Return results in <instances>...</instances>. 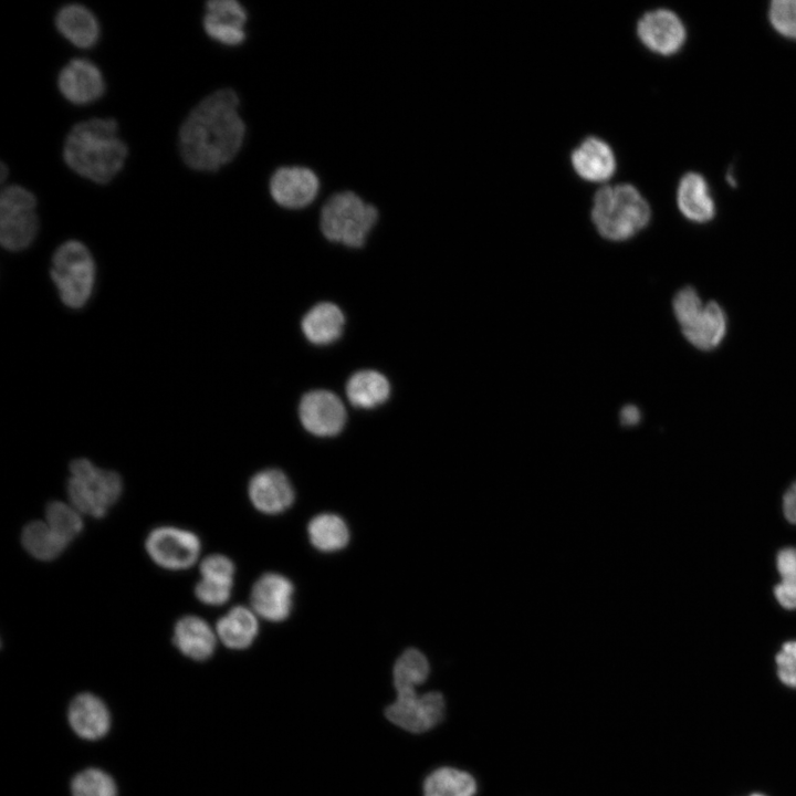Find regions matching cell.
<instances>
[{
    "label": "cell",
    "mask_w": 796,
    "mask_h": 796,
    "mask_svg": "<svg viewBox=\"0 0 796 796\" xmlns=\"http://www.w3.org/2000/svg\"><path fill=\"white\" fill-rule=\"evenodd\" d=\"M783 512L790 523L796 524V481L788 488L783 498Z\"/></svg>",
    "instance_id": "37"
},
{
    "label": "cell",
    "mask_w": 796,
    "mask_h": 796,
    "mask_svg": "<svg viewBox=\"0 0 796 796\" xmlns=\"http://www.w3.org/2000/svg\"><path fill=\"white\" fill-rule=\"evenodd\" d=\"M36 199L28 189L11 185L0 196V241L9 251L27 249L35 239Z\"/></svg>",
    "instance_id": "7"
},
{
    "label": "cell",
    "mask_w": 796,
    "mask_h": 796,
    "mask_svg": "<svg viewBox=\"0 0 796 796\" xmlns=\"http://www.w3.org/2000/svg\"><path fill=\"white\" fill-rule=\"evenodd\" d=\"M269 190L272 199L280 207L291 210L303 209L316 199L320 179L307 167H280L270 178Z\"/></svg>",
    "instance_id": "10"
},
{
    "label": "cell",
    "mask_w": 796,
    "mask_h": 796,
    "mask_svg": "<svg viewBox=\"0 0 796 796\" xmlns=\"http://www.w3.org/2000/svg\"><path fill=\"white\" fill-rule=\"evenodd\" d=\"M172 640L184 656L195 661L208 660L216 649V633L209 624L192 615L184 616L176 622Z\"/></svg>",
    "instance_id": "20"
},
{
    "label": "cell",
    "mask_w": 796,
    "mask_h": 796,
    "mask_svg": "<svg viewBox=\"0 0 796 796\" xmlns=\"http://www.w3.org/2000/svg\"><path fill=\"white\" fill-rule=\"evenodd\" d=\"M307 533L312 545L327 553L344 548L349 541V531L345 521L332 513L313 517L308 523Z\"/></svg>",
    "instance_id": "26"
},
{
    "label": "cell",
    "mask_w": 796,
    "mask_h": 796,
    "mask_svg": "<svg viewBox=\"0 0 796 796\" xmlns=\"http://www.w3.org/2000/svg\"><path fill=\"white\" fill-rule=\"evenodd\" d=\"M249 498L256 510L277 514L287 510L294 501V490L287 476L277 469L258 472L249 482Z\"/></svg>",
    "instance_id": "16"
},
{
    "label": "cell",
    "mask_w": 796,
    "mask_h": 796,
    "mask_svg": "<svg viewBox=\"0 0 796 796\" xmlns=\"http://www.w3.org/2000/svg\"><path fill=\"white\" fill-rule=\"evenodd\" d=\"M233 583L203 578L195 587L196 597L206 605L220 606L231 596Z\"/></svg>",
    "instance_id": "34"
},
{
    "label": "cell",
    "mask_w": 796,
    "mask_h": 796,
    "mask_svg": "<svg viewBox=\"0 0 796 796\" xmlns=\"http://www.w3.org/2000/svg\"><path fill=\"white\" fill-rule=\"evenodd\" d=\"M640 418V410L633 405H627L620 411V421L624 426H636L637 423H639Z\"/></svg>",
    "instance_id": "38"
},
{
    "label": "cell",
    "mask_w": 796,
    "mask_h": 796,
    "mask_svg": "<svg viewBox=\"0 0 796 796\" xmlns=\"http://www.w3.org/2000/svg\"><path fill=\"white\" fill-rule=\"evenodd\" d=\"M50 276L62 303L81 308L90 300L96 277V266L90 250L77 240H67L54 251Z\"/></svg>",
    "instance_id": "5"
},
{
    "label": "cell",
    "mask_w": 796,
    "mask_h": 796,
    "mask_svg": "<svg viewBox=\"0 0 796 796\" xmlns=\"http://www.w3.org/2000/svg\"><path fill=\"white\" fill-rule=\"evenodd\" d=\"M637 35L650 51L671 55L681 49L687 33L681 19L673 11L656 9L646 12L639 19Z\"/></svg>",
    "instance_id": "12"
},
{
    "label": "cell",
    "mask_w": 796,
    "mask_h": 796,
    "mask_svg": "<svg viewBox=\"0 0 796 796\" xmlns=\"http://www.w3.org/2000/svg\"><path fill=\"white\" fill-rule=\"evenodd\" d=\"M677 203L680 212L694 222H708L715 214V206L708 184L696 172H689L681 178L677 190Z\"/></svg>",
    "instance_id": "22"
},
{
    "label": "cell",
    "mask_w": 796,
    "mask_h": 796,
    "mask_svg": "<svg viewBox=\"0 0 796 796\" xmlns=\"http://www.w3.org/2000/svg\"><path fill=\"white\" fill-rule=\"evenodd\" d=\"M294 587L283 575L266 573L253 585L250 600L255 614L270 621L286 619L292 610Z\"/></svg>",
    "instance_id": "15"
},
{
    "label": "cell",
    "mask_w": 796,
    "mask_h": 796,
    "mask_svg": "<svg viewBox=\"0 0 796 796\" xmlns=\"http://www.w3.org/2000/svg\"><path fill=\"white\" fill-rule=\"evenodd\" d=\"M145 548L158 566L169 570H182L196 563L201 543L191 531L165 525L149 532Z\"/></svg>",
    "instance_id": "8"
},
{
    "label": "cell",
    "mask_w": 796,
    "mask_h": 796,
    "mask_svg": "<svg viewBox=\"0 0 796 796\" xmlns=\"http://www.w3.org/2000/svg\"><path fill=\"white\" fill-rule=\"evenodd\" d=\"M44 521L69 544L83 530L80 512L72 504L61 501H52L46 505Z\"/></svg>",
    "instance_id": "31"
},
{
    "label": "cell",
    "mask_w": 796,
    "mask_h": 796,
    "mask_svg": "<svg viewBox=\"0 0 796 796\" xmlns=\"http://www.w3.org/2000/svg\"><path fill=\"white\" fill-rule=\"evenodd\" d=\"M345 317L333 303L323 302L312 307L302 320L305 337L315 345L335 342L343 332Z\"/></svg>",
    "instance_id": "23"
},
{
    "label": "cell",
    "mask_w": 796,
    "mask_h": 796,
    "mask_svg": "<svg viewBox=\"0 0 796 796\" xmlns=\"http://www.w3.org/2000/svg\"><path fill=\"white\" fill-rule=\"evenodd\" d=\"M55 27L72 44L93 46L100 36V24L94 13L78 3L62 7L55 15Z\"/></svg>",
    "instance_id": "21"
},
{
    "label": "cell",
    "mask_w": 796,
    "mask_h": 796,
    "mask_svg": "<svg viewBox=\"0 0 796 796\" xmlns=\"http://www.w3.org/2000/svg\"><path fill=\"white\" fill-rule=\"evenodd\" d=\"M57 87L64 98L76 105L90 104L105 92L101 70L86 59H73L60 71Z\"/></svg>",
    "instance_id": "13"
},
{
    "label": "cell",
    "mask_w": 796,
    "mask_h": 796,
    "mask_svg": "<svg viewBox=\"0 0 796 796\" xmlns=\"http://www.w3.org/2000/svg\"><path fill=\"white\" fill-rule=\"evenodd\" d=\"M248 21L245 8L237 0H210L206 2L205 32L224 45H239L245 38Z\"/></svg>",
    "instance_id": "14"
},
{
    "label": "cell",
    "mask_w": 796,
    "mask_h": 796,
    "mask_svg": "<svg viewBox=\"0 0 796 796\" xmlns=\"http://www.w3.org/2000/svg\"><path fill=\"white\" fill-rule=\"evenodd\" d=\"M769 20L782 35L796 39V0H775L771 3Z\"/></svg>",
    "instance_id": "33"
},
{
    "label": "cell",
    "mask_w": 796,
    "mask_h": 796,
    "mask_svg": "<svg viewBox=\"0 0 796 796\" xmlns=\"http://www.w3.org/2000/svg\"><path fill=\"white\" fill-rule=\"evenodd\" d=\"M475 792L474 778L452 767L433 771L423 783V796H474Z\"/></svg>",
    "instance_id": "28"
},
{
    "label": "cell",
    "mask_w": 796,
    "mask_h": 796,
    "mask_svg": "<svg viewBox=\"0 0 796 796\" xmlns=\"http://www.w3.org/2000/svg\"><path fill=\"white\" fill-rule=\"evenodd\" d=\"M298 415L303 427L317 437H332L342 431L346 410L332 391L313 390L303 396Z\"/></svg>",
    "instance_id": "11"
},
{
    "label": "cell",
    "mask_w": 796,
    "mask_h": 796,
    "mask_svg": "<svg viewBox=\"0 0 796 796\" xmlns=\"http://www.w3.org/2000/svg\"><path fill=\"white\" fill-rule=\"evenodd\" d=\"M590 216L603 238L625 241L647 227L651 209L632 185H606L595 192Z\"/></svg>",
    "instance_id": "3"
},
{
    "label": "cell",
    "mask_w": 796,
    "mask_h": 796,
    "mask_svg": "<svg viewBox=\"0 0 796 796\" xmlns=\"http://www.w3.org/2000/svg\"><path fill=\"white\" fill-rule=\"evenodd\" d=\"M429 674V662L417 649H407L394 666L392 677L396 691L417 689Z\"/></svg>",
    "instance_id": "29"
},
{
    "label": "cell",
    "mask_w": 796,
    "mask_h": 796,
    "mask_svg": "<svg viewBox=\"0 0 796 796\" xmlns=\"http://www.w3.org/2000/svg\"><path fill=\"white\" fill-rule=\"evenodd\" d=\"M239 106L238 94L232 88H221L192 108L178 136L179 151L187 166L216 171L238 155L247 130Z\"/></svg>",
    "instance_id": "1"
},
{
    "label": "cell",
    "mask_w": 796,
    "mask_h": 796,
    "mask_svg": "<svg viewBox=\"0 0 796 796\" xmlns=\"http://www.w3.org/2000/svg\"><path fill=\"white\" fill-rule=\"evenodd\" d=\"M397 692L396 700L386 708L387 719L411 733H422L436 726L444 715V699L439 692L419 694L417 689Z\"/></svg>",
    "instance_id": "9"
},
{
    "label": "cell",
    "mask_w": 796,
    "mask_h": 796,
    "mask_svg": "<svg viewBox=\"0 0 796 796\" xmlns=\"http://www.w3.org/2000/svg\"><path fill=\"white\" fill-rule=\"evenodd\" d=\"M748 796H765V795H763V794H761V793H753V794H751V795H748Z\"/></svg>",
    "instance_id": "39"
},
{
    "label": "cell",
    "mask_w": 796,
    "mask_h": 796,
    "mask_svg": "<svg viewBox=\"0 0 796 796\" xmlns=\"http://www.w3.org/2000/svg\"><path fill=\"white\" fill-rule=\"evenodd\" d=\"M389 394L390 386L387 378L375 370L357 371L346 385L347 398L357 408H375L385 402Z\"/></svg>",
    "instance_id": "25"
},
{
    "label": "cell",
    "mask_w": 796,
    "mask_h": 796,
    "mask_svg": "<svg viewBox=\"0 0 796 796\" xmlns=\"http://www.w3.org/2000/svg\"><path fill=\"white\" fill-rule=\"evenodd\" d=\"M570 164L577 176L589 182L610 179L617 168L612 148L596 136L585 138L572 150Z\"/></svg>",
    "instance_id": "18"
},
{
    "label": "cell",
    "mask_w": 796,
    "mask_h": 796,
    "mask_svg": "<svg viewBox=\"0 0 796 796\" xmlns=\"http://www.w3.org/2000/svg\"><path fill=\"white\" fill-rule=\"evenodd\" d=\"M72 796H117L114 778L103 769L86 768L71 782Z\"/></svg>",
    "instance_id": "32"
},
{
    "label": "cell",
    "mask_w": 796,
    "mask_h": 796,
    "mask_svg": "<svg viewBox=\"0 0 796 796\" xmlns=\"http://www.w3.org/2000/svg\"><path fill=\"white\" fill-rule=\"evenodd\" d=\"M776 566L781 580L774 588V595L784 608L796 609V548L782 549Z\"/></svg>",
    "instance_id": "30"
},
{
    "label": "cell",
    "mask_w": 796,
    "mask_h": 796,
    "mask_svg": "<svg viewBox=\"0 0 796 796\" xmlns=\"http://www.w3.org/2000/svg\"><path fill=\"white\" fill-rule=\"evenodd\" d=\"M200 574L201 577L233 582L234 565L224 555H209L200 564Z\"/></svg>",
    "instance_id": "36"
},
{
    "label": "cell",
    "mask_w": 796,
    "mask_h": 796,
    "mask_svg": "<svg viewBox=\"0 0 796 796\" xmlns=\"http://www.w3.org/2000/svg\"><path fill=\"white\" fill-rule=\"evenodd\" d=\"M21 542L31 556L41 561L56 558L69 545L45 521L27 524L21 533Z\"/></svg>",
    "instance_id": "27"
},
{
    "label": "cell",
    "mask_w": 796,
    "mask_h": 796,
    "mask_svg": "<svg viewBox=\"0 0 796 796\" xmlns=\"http://www.w3.org/2000/svg\"><path fill=\"white\" fill-rule=\"evenodd\" d=\"M379 218L375 206L364 201L354 191H341L331 196L321 209L320 227L331 242L348 248L364 245Z\"/></svg>",
    "instance_id": "4"
},
{
    "label": "cell",
    "mask_w": 796,
    "mask_h": 796,
    "mask_svg": "<svg viewBox=\"0 0 796 796\" xmlns=\"http://www.w3.org/2000/svg\"><path fill=\"white\" fill-rule=\"evenodd\" d=\"M67 720L72 730L82 739L96 741L104 737L111 727V714L105 703L96 695L77 694L69 706Z\"/></svg>",
    "instance_id": "19"
},
{
    "label": "cell",
    "mask_w": 796,
    "mask_h": 796,
    "mask_svg": "<svg viewBox=\"0 0 796 796\" xmlns=\"http://www.w3.org/2000/svg\"><path fill=\"white\" fill-rule=\"evenodd\" d=\"M678 323L688 342L702 350L719 346L726 334V315L714 301L704 303Z\"/></svg>",
    "instance_id": "17"
},
{
    "label": "cell",
    "mask_w": 796,
    "mask_h": 796,
    "mask_svg": "<svg viewBox=\"0 0 796 796\" xmlns=\"http://www.w3.org/2000/svg\"><path fill=\"white\" fill-rule=\"evenodd\" d=\"M775 664L781 682L796 689V641H788L782 646L775 657Z\"/></svg>",
    "instance_id": "35"
},
{
    "label": "cell",
    "mask_w": 796,
    "mask_h": 796,
    "mask_svg": "<svg viewBox=\"0 0 796 796\" xmlns=\"http://www.w3.org/2000/svg\"><path fill=\"white\" fill-rule=\"evenodd\" d=\"M67 495L70 503L80 512L102 517L121 498L123 481L112 470L97 468L87 459H75L70 464Z\"/></svg>",
    "instance_id": "6"
},
{
    "label": "cell",
    "mask_w": 796,
    "mask_h": 796,
    "mask_svg": "<svg viewBox=\"0 0 796 796\" xmlns=\"http://www.w3.org/2000/svg\"><path fill=\"white\" fill-rule=\"evenodd\" d=\"M128 148L113 118H91L72 127L63 146L66 165L77 175L106 184L123 168Z\"/></svg>",
    "instance_id": "2"
},
{
    "label": "cell",
    "mask_w": 796,
    "mask_h": 796,
    "mask_svg": "<svg viewBox=\"0 0 796 796\" xmlns=\"http://www.w3.org/2000/svg\"><path fill=\"white\" fill-rule=\"evenodd\" d=\"M258 629L255 612L243 606L231 608L218 620L216 626V632L221 642L235 650L251 646L258 635Z\"/></svg>",
    "instance_id": "24"
}]
</instances>
